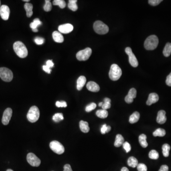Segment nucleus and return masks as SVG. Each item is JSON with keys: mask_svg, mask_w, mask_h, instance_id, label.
<instances>
[{"mask_svg": "<svg viewBox=\"0 0 171 171\" xmlns=\"http://www.w3.org/2000/svg\"><path fill=\"white\" fill-rule=\"evenodd\" d=\"M13 47L15 52L21 58H25L28 55V52L26 47L21 41H16L13 44Z\"/></svg>", "mask_w": 171, "mask_h": 171, "instance_id": "nucleus-1", "label": "nucleus"}, {"mask_svg": "<svg viewBox=\"0 0 171 171\" xmlns=\"http://www.w3.org/2000/svg\"><path fill=\"white\" fill-rule=\"evenodd\" d=\"M123 146L124 148L126 150V151L127 153L131 151V147L130 144L128 143V142H126L125 143H124L123 144Z\"/></svg>", "mask_w": 171, "mask_h": 171, "instance_id": "nucleus-41", "label": "nucleus"}, {"mask_svg": "<svg viewBox=\"0 0 171 171\" xmlns=\"http://www.w3.org/2000/svg\"><path fill=\"white\" fill-rule=\"evenodd\" d=\"M34 41L37 45H42L44 43L45 40L43 38L37 37L34 38Z\"/></svg>", "mask_w": 171, "mask_h": 171, "instance_id": "nucleus-39", "label": "nucleus"}, {"mask_svg": "<svg viewBox=\"0 0 171 171\" xmlns=\"http://www.w3.org/2000/svg\"><path fill=\"white\" fill-rule=\"evenodd\" d=\"M163 54L165 57L170 56L171 54V43H166L163 49Z\"/></svg>", "mask_w": 171, "mask_h": 171, "instance_id": "nucleus-27", "label": "nucleus"}, {"mask_svg": "<svg viewBox=\"0 0 171 171\" xmlns=\"http://www.w3.org/2000/svg\"><path fill=\"white\" fill-rule=\"evenodd\" d=\"M162 1V0H149L148 1V3L151 5L155 6L158 5Z\"/></svg>", "mask_w": 171, "mask_h": 171, "instance_id": "nucleus-42", "label": "nucleus"}, {"mask_svg": "<svg viewBox=\"0 0 171 171\" xmlns=\"http://www.w3.org/2000/svg\"><path fill=\"white\" fill-rule=\"evenodd\" d=\"M53 120L55 122H59L64 119L63 115L62 113H56L53 115Z\"/></svg>", "mask_w": 171, "mask_h": 171, "instance_id": "nucleus-35", "label": "nucleus"}, {"mask_svg": "<svg viewBox=\"0 0 171 171\" xmlns=\"http://www.w3.org/2000/svg\"><path fill=\"white\" fill-rule=\"evenodd\" d=\"M166 84L167 86L169 87H171V72L170 74L167 76L166 80Z\"/></svg>", "mask_w": 171, "mask_h": 171, "instance_id": "nucleus-43", "label": "nucleus"}, {"mask_svg": "<svg viewBox=\"0 0 171 171\" xmlns=\"http://www.w3.org/2000/svg\"><path fill=\"white\" fill-rule=\"evenodd\" d=\"M77 0H69V3L68 4V7L69 9L72 11H77L78 9V7L77 4Z\"/></svg>", "mask_w": 171, "mask_h": 171, "instance_id": "nucleus-28", "label": "nucleus"}, {"mask_svg": "<svg viewBox=\"0 0 171 171\" xmlns=\"http://www.w3.org/2000/svg\"><path fill=\"white\" fill-rule=\"evenodd\" d=\"M126 53L128 55L129 57V62L130 65L133 67H137L138 66V60L135 55L132 52V50L130 47H127L125 49Z\"/></svg>", "mask_w": 171, "mask_h": 171, "instance_id": "nucleus-10", "label": "nucleus"}, {"mask_svg": "<svg viewBox=\"0 0 171 171\" xmlns=\"http://www.w3.org/2000/svg\"><path fill=\"white\" fill-rule=\"evenodd\" d=\"M86 78L85 76H81L77 80V89L78 90H81L86 82Z\"/></svg>", "mask_w": 171, "mask_h": 171, "instance_id": "nucleus-18", "label": "nucleus"}, {"mask_svg": "<svg viewBox=\"0 0 171 171\" xmlns=\"http://www.w3.org/2000/svg\"><path fill=\"white\" fill-rule=\"evenodd\" d=\"M6 171H13V170H12V169H8V170H7Z\"/></svg>", "mask_w": 171, "mask_h": 171, "instance_id": "nucleus-54", "label": "nucleus"}, {"mask_svg": "<svg viewBox=\"0 0 171 171\" xmlns=\"http://www.w3.org/2000/svg\"><path fill=\"white\" fill-rule=\"evenodd\" d=\"M93 28L95 32L98 34H105L109 31V27L100 21H97L95 22Z\"/></svg>", "mask_w": 171, "mask_h": 171, "instance_id": "nucleus-5", "label": "nucleus"}, {"mask_svg": "<svg viewBox=\"0 0 171 171\" xmlns=\"http://www.w3.org/2000/svg\"><path fill=\"white\" fill-rule=\"evenodd\" d=\"M122 71L121 68L116 64H113L110 68L109 77L113 81H117L122 75Z\"/></svg>", "mask_w": 171, "mask_h": 171, "instance_id": "nucleus-3", "label": "nucleus"}, {"mask_svg": "<svg viewBox=\"0 0 171 171\" xmlns=\"http://www.w3.org/2000/svg\"><path fill=\"white\" fill-rule=\"evenodd\" d=\"M53 40L58 43H62L64 41L63 36L60 32L55 31L52 33Z\"/></svg>", "mask_w": 171, "mask_h": 171, "instance_id": "nucleus-19", "label": "nucleus"}, {"mask_svg": "<svg viewBox=\"0 0 171 171\" xmlns=\"http://www.w3.org/2000/svg\"><path fill=\"white\" fill-rule=\"evenodd\" d=\"M140 114L138 112H135L130 115L129 122L131 124H134L138 122L140 118Z\"/></svg>", "mask_w": 171, "mask_h": 171, "instance_id": "nucleus-22", "label": "nucleus"}, {"mask_svg": "<svg viewBox=\"0 0 171 171\" xmlns=\"http://www.w3.org/2000/svg\"><path fill=\"white\" fill-rule=\"evenodd\" d=\"M0 78L3 81L9 82L13 79V73L8 68L1 67L0 68Z\"/></svg>", "mask_w": 171, "mask_h": 171, "instance_id": "nucleus-6", "label": "nucleus"}, {"mask_svg": "<svg viewBox=\"0 0 171 171\" xmlns=\"http://www.w3.org/2000/svg\"><path fill=\"white\" fill-rule=\"evenodd\" d=\"M49 146L54 152L58 155L62 154L65 151V148L60 143L57 141H53L50 143Z\"/></svg>", "mask_w": 171, "mask_h": 171, "instance_id": "nucleus-8", "label": "nucleus"}, {"mask_svg": "<svg viewBox=\"0 0 171 171\" xmlns=\"http://www.w3.org/2000/svg\"><path fill=\"white\" fill-rule=\"evenodd\" d=\"M159 100V96L157 93H151L149 95L148 98L146 101V104L148 106H151L152 104L157 103Z\"/></svg>", "mask_w": 171, "mask_h": 171, "instance_id": "nucleus-17", "label": "nucleus"}, {"mask_svg": "<svg viewBox=\"0 0 171 171\" xmlns=\"http://www.w3.org/2000/svg\"><path fill=\"white\" fill-rule=\"evenodd\" d=\"M40 110L37 106H33L30 109L27 117L28 120L31 123L36 122L40 117Z\"/></svg>", "mask_w": 171, "mask_h": 171, "instance_id": "nucleus-4", "label": "nucleus"}, {"mask_svg": "<svg viewBox=\"0 0 171 171\" xmlns=\"http://www.w3.org/2000/svg\"><path fill=\"white\" fill-rule=\"evenodd\" d=\"M96 107H97L96 104L95 103H91L89 104L86 107L85 110H86V111L87 112H90L95 109Z\"/></svg>", "mask_w": 171, "mask_h": 171, "instance_id": "nucleus-37", "label": "nucleus"}, {"mask_svg": "<svg viewBox=\"0 0 171 171\" xmlns=\"http://www.w3.org/2000/svg\"><path fill=\"white\" fill-rule=\"evenodd\" d=\"M106 130H107V126H106V124H104V125L102 126V127H101V134H103V135L106 134Z\"/></svg>", "mask_w": 171, "mask_h": 171, "instance_id": "nucleus-45", "label": "nucleus"}, {"mask_svg": "<svg viewBox=\"0 0 171 171\" xmlns=\"http://www.w3.org/2000/svg\"><path fill=\"white\" fill-rule=\"evenodd\" d=\"M27 160L28 163L33 167H38L41 165V160L35 154L30 152L27 155Z\"/></svg>", "mask_w": 171, "mask_h": 171, "instance_id": "nucleus-9", "label": "nucleus"}, {"mask_svg": "<svg viewBox=\"0 0 171 171\" xmlns=\"http://www.w3.org/2000/svg\"><path fill=\"white\" fill-rule=\"evenodd\" d=\"M23 1H26V2H28V1H29V0H23Z\"/></svg>", "mask_w": 171, "mask_h": 171, "instance_id": "nucleus-53", "label": "nucleus"}, {"mask_svg": "<svg viewBox=\"0 0 171 171\" xmlns=\"http://www.w3.org/2000/svg\"><path fill=\"white\" fill-rule=\"evenodd\" d=\"M41 24H42V23L39 20V19L36 18L34 20L32 23H31L30 26V27L32 28V30L37 29L38 26L41 25Z\"/></svg>", "mask_w": 171, "mask_h": 171, "instance_id": "nucleus-32", "label": "nucleus"}, {"mask_svg": "<svg viewBox=\"0 0 171 171\" xmlns=\"http://www.w3.org/2000/svg\"><path fill=\"white\" fill-rule=\"evenodd\" d=\"M10 10L8 6L3 5L0 7V15L1 18L4 21L8 20L9 18Z\"/></svg>", "mask_w": 171, "mask_h": 171, "instance_id": "nucleus-12", "label": "nucleus"}, {"mask_svg": "<svg viewBox=\"0 0 171 171\" xmlns=\"http://www.w3.org/2000/svg\"><path fill=\"white\" fill-rule=\"evenodd\" d=\"M111 100L108 98H106L104 100V103L102 106L103 109L106 110L108 109H110L111 107Z\"/></svg>", "mask_w": 171, "mask_h": 171, "instance_id": "nucleus-31", "label": "nucleus"}, {"mask_svg": "<svg viewBox=\"0 0 171 171\" xmlns=\"http://www.w3.org/2000/svg\"><path fill=\"white\" fill-rule=\"evenodd\" d=\"M92 54V49L90 48H87L77 53L76 57L80 61H85L88 60Z\"/></svg>", "mask_w": 171, "mask_h": 171, "instance_id": "nucleus-7", "label": "nucleus"}, {"mask_svg": "<svg viewBox=\"0 0 171 171\" xmlns=\"http://www.w3.org/2000/svg\"><path fill=\"white\" fill-rule=\"evenodd\" d=\"M121 171H129V170L126 167H124L121 169Z\"/></svg>", "mask_w": 171, "mask_h": 171, "instance_id": "nucleus-50", "label": "nucleus"}, {"mask_svg": "<svg viewBox=\"0 0 171 171\" xmlns=\"http://www.w3.org/2000/svg\"><path fill=\"white\" fill-rule=\"evenodd\" d=\"M56 106L58 108H66L67 106V104L64 101H57Z\"/></svg>", "mask_w": 171, "mask_h": 171, "instance_id": "nucleus-40", "label": "nucleus"}, {"mask_svg": "<svg viewBox=\"0 0 171 171\" xmlns=\"http://www.w3.org/2000/svg\"><path fill=\"white\" fill-rule=\"evenodd\" d=\"M146 138L147 137L145 134H141L139 137V142L140 144L143 148H146L148 146Z\"/></svg>", "mask_w": 171, "mask_h": 171, "instance_id": "nucleus-24", "label": "nucleus"}, {"mask_svg": "<svg viewBox=\"0 0 171 171\" xmlns=\"http://www.w3.org/2000/svg\"><path fill=\"white\" fill-rule=\"evenodd\" d=\"M159 153L155 150H152L149 153V157L150 159L157 160L159 158Z\"/></svg>", "mask_w": 171, "mask_h": 171, "instance_id": "nucleus-34", "label": "nucleus"}, {"mask_svg": "<svg viewBox=\"0 0 171 171\" xmlns=\"http://www.w3.org/2000/svg\"><path fill=\"white\" fill-rule=\"evenodd\" d=\"M80 127L81 131L83 133H88L89 131L90 128L89 126V123L86 121L81 120L80 122Z\"/></svg>", "mask_w": 171, "mask_h": 171, "instance_id": "nucleus-20", "label": "nucleus"}, {"mask_svg": "<svg viewBox=\"0 0 171 171\" xmlns=\"http://www.w3.org/2000/svg\"><path fill=\"white\" fill-rule=\"evenodd\" d=\"M32 31H33V32H38V29H32Z\"/></svg>", "mask_w": 171, "mask_h": 171, "instance_id": "nucleus-51", "label": "nucleus"}, {"mask_svg": "<svg viewBox=\"0 0 171 171\" xmlns=\"http://www.w3.org/2000/svg\"><path fill=\"white\" fill-rule=\"evenodd\" d=\"M44 11L46 12H50L52 9V4L49 0L45 1V4L44 7Z\"/></svg>", "mask_w": 171, "mask_h": 171, "instance_id": "nucleus-36", "label": "nucleus"}, {"mask_svg": "<svg viewBox=\"0 0 171 171\" xmlns=\"http://www.w3.org/2000/svg\"><path fill=\"white\" fill-rule=\"evenodd\" d=\"M152 134H153L154 137H164L166 134V130L163 129L159 128L157 129L154 132V133Z\"/></svg>", "mask_w": 171, "mask_h": 171, "instance_id": "nucleus-30", "label": "nucleus"}, {"mask_svg": "<svg viewBox=\"0 0 171 171\" xmlns=\"http://www.w3.org/2000/svg\"><path fill=\"white\" fill-rule=\"evenodd\" d=\"M53 4L54 5H58L61 9H63L66 6V3L63 0H54Z\"/></svg>", "mask_w": 171, "mask_h": 171, "instance_id": "nucleus-33", "label": "nucleus"}, {"mask_svg": "<svg viewBox=\"0 0 171 171\" xmlns=\"http://www.w3.org/2000/svg\"><path fill=\"white\" fill-rule=\"evenodd\" d=\"M103 102H100V103H99V104H98V106H102V105H103Z\"/></svg>", "mask_w": 171, "mask_h": 171, "instance_id": "nucleus-52", "label": "nucleus"}, {"mask_svg": "<svg viewBox=\"0 0 171 171\" xmlns=\"http://www.w3.org/2000/svg\"><path fill=\"white\" fill-rule=\"evenodd\" d=\"M43 69L44 70V71L46 72L47 73H48V74H50L52 71L51 68H49V67L47 66L46 65H43Z\"/></svg>", "mask_w": 171, "mask_h": 171, "instance_id": "nucleus-44", "label": "nucleus"}, {"mask_svg": "<svg viewBox=\"0 0 171 171\" xmlns=\"http://www.w3.org/2000/svg\"><path fill=\"white\" fill-rule=\"evenodd\" d=\"M58 30L60 33L67 34L70 33V32L73 31V26L72 24L67 23L59 26Z\"/></svg>", "mask_w": 171, "mask_h": 171, "instance_id": "nucleus-14", "label": "nucleus"}, {"mask_svg": "<svg viewBox=\"0 0 171 171\" xmlns=\"http://www.w3.org/2000/svg\"><path fill=\"white\" fill-rule=\"evenodd\" d=\"M124 143V138L121 135L118 134L116 135L115 142L114 143V146L115 147H119L122 146Z\"/></svg>", "mask_w": 171, "mask_h": 171, "instance_id": "nucleus-21", "label": "nucleus"}, {"mask_svg": "<svg viewBox=\"0 0 171 171\" xmlns=\"http://www.w3.org/2000/svg\"><path fill=\"white\" fill-rule=\"evenodd\" d=\"M24 8L26 12L27 16L29 18L31 17L33 14V12H32L33 5H32V4L30 3H26L25 4H24Z\"/></svg>", "mask_w": 171, "mask_h": 171, "instance_id": "nucleus-23", "label": "nucleus"}, {"mask_svg": "<svg viewBox=\"0 0 171 171\" xmlns=\"http://www.w3.org/2000/svg\"><path fill=\"white\" fill-rule=\"evenodd\" d=\"M166 115V112L164 110H160L158 112L157 118V121L158 124H163L166 123L167 120Z\"/></svg>", "mask_w": 171, "mask_h": 171, "instance_id": "nucleus-15", "label": "nucleus"}, {"mask_svg": "<svg viewBox=\"0 0 171 171\" xmlns=\"http://www.w3.org/2000/svg\"><path fill=\"white\" fill-rule=\"evenodd\" d=\"M63 171H72L71 166L69 164H66L64 166Z\"/></svg>", "mask_w": 171, "mask_h": 171, "instance_id": "nucleus-46", "label": "nucleus"}, {"mask_svg": "<svg viewBox=\"0 0 171 171\" xmlns=\"http://www.w3.org/2000/svg\"><path fill=\"white\" fill-rule=\"evenodd\" d=\"M87 88L89 91L97 92L100 90V87L99 85L94 81H89L87 84Z\"/></svg>", "mask_w": 171, "mask_h": 171, "instance_id": "nucleus-16", "label": "nucleus"}, {"mask_svg": "<svg viewBox=\"0 0 171 171\" xmlns=\"http://www.w3.org/2000/svg\"><path fill=\"white\" fill-rule=\"evenodd\" d=\"M111 129V127L109 126H107V130H106V133H109V132L110 131Z\"/></svg>", "mask_w": 171, "mask_h": 171, "instance_id": "nucleus-49", "label": "nucleus"}, {"mask_svg": "<svg viewBox=\"0 0 171 171\" xmlns=\"http://www.w3.org/2000/svg\"><path fill=\"white\" fill-rule=\"evenodd\" d=\"M46 66L49 67V68H52L54 66V63L52 61V60H48L46 62Z\"/></svg>", "mask_w": 171, "mask_h": 171, "instance_id": "nucleus-48", "label": "nucleus"}, {"mask_svg": "<svg viewBox=\"0 0 171 171\" xmlns=\"http://www.w3.org/2000/svg\"><path fill=\"white\" fill-rule=\"evenodd\" d=\"M127 163L130 167L135 168L138 165V160L135 157H130L127 161Z\"/></svg>", "mask_w": 171, "mask_h": 171, "instance_id": "nucleus-25", "label": "nucleus"}, {"mask_svg": "<svg viewBox=\"0 0 171 171\" xmlns=\"http://www.w3.org/2000/svg\"><path fill=\"white\" fill-rule=\"evenodd\" d=\"M171 147L170 145L168 144H165L162 146V150H163V156L167 157L169 155V151H170Z\"/></svg>", "mask_w": 171, "mask_h": 171, "instance_id": "nucleus-29", "label": "nucleus"}, {"mask_svg": "<svg viewBox=\"0 0 171 171\" xmlns=\"http://www.w3.org/2000/svg\"><path fill=\"white\" fill-rule=\"evenodd\" d=\"M96 115L97 117H100V118H106L108 117V111L106 110H105V109H100V110H98L96 112Z\"/></svg>", "mask_w": 171, "mask_h": 171, "instance_id": "nucleus-26", "label": "nucleus"}, {"mask_svg": "<svg viewBox=\"0 0 171 171\" xmlns=\"http://www.w3.org/2000/svg\"><path fill=\"white\" fill-rule=\"evenodd\" d=\"M137 97V90L134 88H132L129 91L128 94L125 97V101L128 104L132 103L134 99Z\"/></svg>", "mask_w": 171, "mask_h": 171, "instance_id": "nucleus-13", "label": "nucleus"}, {"mask_svg": "<svg viewBox=\"0 0 171 171\" xmlns=\"http://www.w3.org/2000/svg\"><path fill=\"white\" fill-rule=\"evenodd\" d=\"M137 169L138 171H147V166L144 163H139L137 166Z\"/></svg>", "mask_w": 171, "mask_h": 171, "instance_id": "nucleus-38", "label": "nucleus"}, {"mask_svg": "<svg viewBox=\"0 0 171 171\" xmlns=\"http://www.w3.org/2000/svg\"><path fill=\"white\" fill-rule=\"evenodd\" d=\"M159 43V40L157 36L152 35L149 36L145 41L144 46L147 50H154L157 48Z\"/></svg>", "mask_w": 171, "mask_h": 171, "instance_id": "nucleus-2", "label": "nucleus"}, {"mask_svg": "<svg viewBox=\"0 0 171 171\" xmlns=\"http://www.w3.org/2000/svg\"><path fill=\"white\" fill-rule=\"evenodd\" d=\"M1 6V1H0V7Z\"/></svg>", "mask_w": 171, "mask_h": 171, "instance_id": "nucleus-55", "label": "nucleus"}, {"mask_svg": "<svg viewBox=\"0 0 171 171\" xmlns=\"http://www.w3.org/2000/svg\"><path fill=\"white\" fill-rule=\"evenodd\" d=\"M12 110L11 108H7L6 109L3 114V117L1 120L3 124L5 126L9 124L12 116Z\"/></svg>", "mask_w": 171, "mask_h": 171, "instance_id": "nucleus-11", "label": "nucleus"}, {"mask_svg": "<svg viewBox=\"0 0 171 171\" xmlns=\"http://www.w3.org/2000/svg\"><path fill=\"white\" fill-rule=\"evenodd\" d=\"M169 167L166 165H163L161 166L159 171H168Z\"/></svg>", "mask_w": 171, "mask_h": 171, "instance_id": "nucleus-47", "label": "nucleus"}]
</instances>
